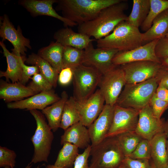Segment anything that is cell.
Wrapping results in <instances>:
<instances>
[{
  "label": "cell",
  "instance_id": "cell-1",
  "mask_svg": "<svg viewBox=\"0 0 168 168\" xmlns=\"http://www.w3.org/2000/svg\"><path fill=\"white\" fill-rule=\"evenodd\" d=\"M128 7L126 1L122 0L104 8L93 20L78 25V32L93 37L96 40L105 37L120 23L127 20L125 11Z\"/></svg>",
  "mask_w": 168,
  "mask_h": 168
},
{
  "label": "cell",
  "instance_id": "cell-2",
  "mask_svg": "<svg viewBox=\"0 0 168 168\" xmlns=\"http://www.w3.org/2000/svg\"><path fill=\"white\" fill-rule=\"evenodd\" d=\"M122 0H58L63 16L79 25L95 18L104 8Z\"/></svg>",
  "mask_w": 168,
  "mask_h": 168
},
{
  "label": "cell",
  "instance_id": "cell-3",
  "mask_svg": "<svg viewBox=\"0 0 168 168\" xmlns=\"http://www.w3.org/2000/svg\"><path fill=\"white\" fill-rule=\"evenodd\" d=\"M96 41L97 48L120 52L130 50L143 45L142 33L139 28L127 20L120 23L111 33Z\"/></svg>",
  "mask_w": 168,
  "mask_h": 168
},
{
  "label": "cell",
  "instance_id": "cell-4",
  "mask_svg": "<svg viewBox=\"0 0 168 168\" xmlns=\"http://www.w3.org/2000/svg\"><path fill=\"white\" fill-rule=\"evenodd\" d=\"M158 85L155 77L140 83H126L116 104L124 108L140 110L149 104Z\"/></svg>",
  "mask_w": 168,
  "mask_h": 168
},
{
  "label": "cell",
  "instance_id": "cell-5",
  "mask_svg": "<svg viewBox=\"0 0 168 168\" xmlns=\"http://www.w3.org/2000/svg\"><path fill=\"white\" fill-rule=\"evenodd\" d=\"M90 156L89 168H117L125 157L117 136L106 138L91 146Z\"/></svg>",
  "mask_w": 168,
  "mask_h": 168
},
{
  "label": "cell",
  "instance_id": "cell-6",
  "mask_svg": "<svg viewBox=\"0 0 168 168\" xmlns=\"http://www.w3.org/2000/svg\"><path fill=\"white\" fill-rule=\"evenodd\" d=\"M36 122V128L30 140L34 147V152L30 164L48 162L54 138L52 130L46 121L44 115L37 110H29Z\"/></svg>",
  "mask_w": 168,
  "mask_h": 168
},
{
  "label": "cell",
  "instance_id": "cell-7",
  "mask_svg": "<svg viewBox=\"0 0 168 168\" xmlns=\"http://www.w3.org/2000/svg\"><path fill=\"white\" fill-rule=\"evenodd\" d=\"M73 96L81 102L90 97L99 86L102 74L96 69L82 64L72 69Z\"/></svg>",
  "mask_w": 168,
  "mask_h": 168
},
{
  "label": "cell",
  "instance_id": "cell-8",
  "mask_svg": "<svg viewBox=\"0 0 168 168\" xmlns=\"http://www.w3.org/2000/svg\"><path fill=\"white\" fill-rule=\"evenodd\" d=\"M126 84L124 73L120 65L115 66L102 75L98 86L105 104L114 106Z\"/></svg>",
  "mask_w": 168,
  "mask_h": 168
},
{
  "label": "cell",
  "instance_id": "cell-9",
  "mask_svg": "<svg viewBox=\"0 0 168 168\" xmlns=\"http://www.w3.org/2000/svg\"><path fill=\"white\" fill-rule=\"evenodd\" d=\"M140 110L131 108L122 107L115 104L114 105L112 123L105 138L135 131Z\"/></svg>",
  "mask_w": 168,
  "mask_h": 168
},
{
  "label": "cell",
  "instance_id": "cell-10",
  "mask_svg": "<svg viewBox=\"0 0 168 168\" xmlns=\"http://www.w3.org/2000/svg\"><path fill=\"white\" fill-rule=\"evenodd\" d=\"M120 66L124 73L126 83L135 84L155 77L161 65V63L142 61Z\"/></svg>",
  "mask_w": 168,
  "mask_h": 168
},
{
  "label": "cell",
  "instance_id": "cell-11",
  "mask_svg": "<svg viewBox=\"0 0 168 168\" xmlns=\"http://www.w3.org/2000/svg\"><path fill=\"white\" fill-rule=\"evenodd\" d=\"M0 36L2 41L7 40L12 44V53L17 56H26L27 48L32 49L29 39L23 35L20 26L16 29L6 14L0 17Z\"/></svg>",
  "mask_w": 168,
  "mask_h": 168
},
{
  "label": "cell",
  "instance_id": "cell-12",
  "mask_svg": "<svg viewBox=\"0 0 168 168\" xmlns=\"http://www.w3.org/2000/svg\"><path fill=\"white\" fill-rule=\"evenodd\" d=\"M118 52L116 49L95 48L91 42L84 50L83 64L96 69L103 75L116 66L112 60Z\"/></svg>",
  "mask_w": 168,
  "mask_h": 168
},
{
  "label": "cell",
  "instance_id": "cell-13",
  "mask_svg": "<svg viewBox=\"0 0 168 168\" xmlns=\"http://www.w3.org/2000/svg\"><path fill=\"white\" fill-rule=\"evenodd\" d=\"M159 39L154 40L132 50L119 51L112 60L115 66L142 61H151L160 62V59L156 55L155 49Z\"/></svg>",
  "mask_w": 168,
  "mask_h": 168
},
{
  "label": "cell",
  "instance_id": "cell-14",
  "mask_svg": "<svg viewBox=\"0 0 168 168\" xmlns=\"http://www.w3.org/2000/svg\"><path fill=\"white\" fill-rule=\"evenodd\" d=\"M165 122L155 116L149 104L140 110L135 131L143 139L150 142L156 134L164 132Z\"/></svg>",
  "mask_w": 168,
  "mask_h": 168
},
{
  "label": "cell",
  "instance_id": "cell-15",
  "mask_svg": "<svg viewBox=\"0 0 168 168\" xmlns=\"http://www.w3.org/2000/svg\"><path fill=\"white\" fill-rule=\"evenodd\" d=\"M104 98L98 89L87 99L81 102L76 100V106L79 113L81 122L88 127L97 119L104 106Z\"/></svg>",
  "mask_w": 168,
  "mask_h": 168
},
{
  "label": "cell",
  "instance_id": "cell-16",
  "mask_svg": "<svg viewBox=\"0 0 168 168\" xmlns=\"http://www.w3.org/2000/svg\"><path fill=\"white\" fill-rule=\"evenodd\" d=\"M57 2L58 0H21L19 1L18 4L34 17L40 15L52 17L62 21L65 27H73L78 25L56 12L53 5Z\"/></svg>",
  "mask_w": 168,
  "mask_h": 168
},
{
  "label": "cell",
  "instance_id": "cell-17",
  "mask_svg": "<svg viewBox=\"0 0 168 168\" xmlns=\"http://www.w3.org/2000/svg\"><path fill=\"white\" fill-rule=\"evenodd\" d=\"M114 109V105L105 104L98 117L88 127L91 146L97 145L105 138L112 123Z\"/></svg>",
  "mask_w": 168,
  "mask_h": 168
},
{
  "label": "cell",
  "instance_id": "cell-18",
  "mask_svg": "<svg viewBox=\"0 0 168 168\" xmlns=\"http://www.w3.org/2000/svg\"><path fill=\"white\" fill-rule=\"evenodd\" d=\"M60 98L52 89L35 94L21 100L8 103L7 107L9 109L43 110Z\"/></svg>",
  "mask_w": 168,
  "mask_h": 168
},
{
  "label": "cell",
  "instance_id": "cell-19",
  "mask_svg": "<svg viewBox=\"0 0 168 168\" xmlns=\"http://www.w3.org/2000/svg\"><path fill=\"white\" fill-rule=\"evenodd\" d=\"M54 38L56 42L64 46H70L82 50H84L90 43L96 40L84 34L76 32L68 27L56 31Z\"/></svg>",
  "mask_w": 168,
  "mask_h": 168
},
{
  "label": "cell",
  "instance_id": "cell-20",
  "mask_svg": "<svg viewBox=\"0 0 168 168\" xmlns=\"http://www.w3.org/2000/svg\"><path fill=\"white\" fill-rule=\"evenodd\" d=\"M91 142L88 129L79 122L64 130L61 136L60 144L65 142L72 143L81 149L86 148Z\"/></svg>",
  "mask_w": 168,
  "mask_h": 168
},
{
  "label": "cell",
  "instance_id": "cell-21",
  "mask_svg": "<svg viewBox=\"0 0 168 168\" xmlns=\"http://www.w3.org/2000/svg\"><path fill=\"white\" fill-rule=\"evenodd\" d=\"M0 45L2 48L4 56L6 58L7 68L6 71H0V77H4L8 82L10 80L13 83L21 82L22 79V67L21 61L26 60V56H17L10 52L2 41H0Z\"/></svg>",
  "mask_w": 168,
  "mask_h": 168
},
{
  "label": "cell",
  "instance_id": "cell-22",
  "mask_svg": "<svg viewBox=\"0 0 168 168\" xmlns=\"http://www.w3.org/2000/svg\"><path fill=\"white\" fill-rule=\"evenodd\" d=\"M35 94L20 82H8L2 80L0 82V98L10 103L24 99Z\"/></svg>",
  "mask_w": 168,
  "mask_h": 168
},
{
  "label": "cell",
  "instance_id": "cell-23",
  "mask_svg": "<svg viewBox=\"0 0 168 168\" xmlns=\"http://www.w3.org/2000/svg\"><path fill=\"white\" fill-rule=\"evenodd\" d=\"M166 133L162 132L155 135L150 141L151 158L156 168H166L168 161Z\"/></svg>",
  "mask_w": 168,
  "mask_h": 168
},
{
  "label": "cell",
  "instance_id": "cell-24",
  "mask_svg": "<svg viewBox=\"0 0 168 168\" xmlns=\"http://www.w3.org/2000/svg\"><path fill=\"white\" fill-rule=\"evenodd\" d=\"M168 33V9L157 16L151 27L142 33L143 43L147 44L166 37Z\"/></svg>",
  "mask_w": 168,
  "mask_h": 168
},
{
  "label": "cell",
  "instance_id": "cell-25",
  "mask_svg": "<svg viewBox=\"0 0 168 168\" xmlns=\"http://www.w3.org/2000/svg\"><path fill=\"white\" fill-rule=\"evenodd\" d=\"M68 98L67 92L63 91L59 100L42 110V113L46 117L48 124L53 132L60 127L64 106Z\"/></svg>",
  "mask_w": 168,
  "mask_h": 168
},
{
  "label": "cell",
  "instance_id": "cell-26",
  "mask_svg": "<svg viewBox=\"0 0 168 168\" xmlns=\"http://www.w3.org/2000/svg\"><path fill=\"white\" fill-rule=\"evenodd\" d=\"M64 46L57 42L40 49L38 55L48 62L59 73L63 68V53Z\"/></svg>",
  "mask_w": 168,
  "mask_h": 168
},
{
  "label": "cell",
  "instance_id": "cell-27",
  "mask_svg": "<svg viewBox=\"0 0 168 168\" xmlns=\"http://www.w3.org/2000/svg\"><path fill=\"white\" fill-rule=\"evenodd\" d=\"M28 64L37 66L40 73L52 85L57 86L59 73L47 61L38 54L32 53L26 58L25 61Z\"/></svg>",
  "mask_w": 168,
  "mask_h": 168
},
{
  "label": "cell",
  "instance_id": "cell-28",
  "mask_svg": "<svg viewBox=\"0 0 168 168\" xmlns=\"http://www.w3.org/2000/svg\"><path fill=\"white\" fill-rule=\"evenodd\" d=\"M132 9L127 21L139 28L145 21L149 12L150 0H133Z\"/></svg>",
  "mask_w": 168,
  "mask_h": 168
},
{
  "label": "cell",
  "instance_id": "cell-29",
  "mask_svg": "<svg viewBox=\"0 0 168 168\" xmlns=\"http://www.w3.org/2000/svg\"><path fill=\"white\" fill-rule=\"evenodd\" d=\"M63 145L54 165L61 168H72L79 154L78 148L68 142H65Z\"/></svg>",
  "mask_w": 168,
  "mask_h": 168
},
{
  "label": "cell",
  "instance_id": "cell-30",
  "mask_svg": "<svg viewBox=\"0 0 168 168\" xmlns=\"http://www.w3.org/2000/svg\"><path fill=\"white\" fill-rule=\"evenodd\" d=\"M80 121V116L76 106V100L73 96H70L65 103L60 128L65 130Z\"/></svg>",
  "mask_w": 168,
  "mask_h": 168
},
{
  "label": "cell",
  "instance_id": "cell-31",
  "mask_svg": "<svg viewBox=\"0 0 168 168\" xmlns=\"http://www.w3.org/2000/svg\"><path fill=\"white\" fill-rule=\"evenodd\" d=\"M125 157H129L143 139L135 131L124 133L117 136Z\"/></svg>",
  "mask_w": 168,
  "mask_h": 168
},
{
  "label": "cell",
  "instance_id": "cell-32",
  "mask_svg": "<svg viewBox=\"0 0 168 168\" xmlns=\"http://www.w3.org/2000/svg\"><path fill=\"white\" fill-rule=\"evenodd\" d=\"M84 55V50L70 46H64L63 68H69L73 69L83 64Z\"/></svg>",
  "mask_w": 168,
  "mask_h": 168
},
{
  "label": "cell",
  "instance_id": "cell-33",
  "mask_svg": "<svg viewBox=\"0 0 168 168\" xmlns=\"http://www.w3.org/2000/svg\"><path fill=\"white\" fill-rule=\"evenodd\" d=\"M149 12L145 21L140 26L146 32L151 26L154 19L159 14L168 9V0H150Z\"/></svg>",
  "mask_w": 168,
  "mask_h": 168
},
{
  "label": "cell",
  "instance_id": "cell-34",
  "mask_svg": "<svg viewBox=\"0 0 168 168\" xmlns=\"http://www.w3.org/2000/svg\"><path fill=\"white\" fill-rule=\"evenodd\" d=\"M31 78L32 81L27 86L35 94L52 90V85L40 73L36 74Z\"/></svg>",
  "mask_w": 168,
  "mask_h": 168
},
{
  "label": "cell",
  "instance_id": "cell-35",
  "mask_svg": "<svg viewBox=\"0 0 168 168\" xmlns=\"http://www.w3.org/2000/svg\"><path fill=\"white\" fill-rule=\"evenodd\" d=\"M129 158L134 159L151 158V148L150 142L142 139Z\"/></svg>",
  "mask_w": 168,
  "mask_h": 168
},
{
  "label": "cell",
  "instance_id": "cell-36",
  "mask_svg": "<svg viewBox=\"0 0 168 168\" xmlns=\"http://www.w3.org/2000/svg\"><path fill=\"white\" fill-rule=\"evenodd\" d=\"M16 157V154L14 151L0 146V167L14 168Z\"/></svg>",
  "mask_w": 168,
  "mask_h": 168
},
{
  "label": "cell",
  "instance_id": "cell-37",
  "mask_svg": "<svg viewBox=\"0 0 168 168\" xmlns=\"http://www.w3.org/2000/svg\"><path fill=\"white\" fill-rule=\"evenodd\" d=\"M149 105L154 115L159 119H161L163 113L168 109V102L159 98L156 93L151 99Z\"/></svg>",
  "mask_w": 168,
  "mask_h": 168
},
{
  "label": "cell",
  "instance_id": "cell-38",
  "mask_svg": "<svg viewBox=\"0 0 168 168\" xmlns=\"http://www.w3.org/2000/svg\"><path fill=\"white\" fill-rule=\"evenodd\" d=\"M122 164L125 168H152L151 163L147 159H134L125 157Z\"/></svg>",
  "mask_w": 168,
  "mask_h": 168
},
{
  "label": "cell",
  "instance_id": "cell-39",
  "mask_svg": "<svg viewBox=\"0 0 168 168\" xmlns=\"http://www.w3.org/2000/svg\"><path fill=\"white\" fill-rule=\"evenodd\" d=\"M25 60L21 61V66L22 67V79L21 82L22 84L25 85L28 82L31 76H34L36 74L40 73L38 67L35 65L28 66L24 63Z\"/></svg>",
  "mask_w": 168,
  "mask_h": 168
},
{
  "label": "cell",
  "instance_id": "cell-40",
  "mask_svg": "<svg viewBox=\"0 0 168 168\" xmlns=\"http://www.w3.org/2000/svg\"><path fill=\"white\" fill-rule=\"evenodd\" d=\"M91 148V145H90L85 148L82 153L78 155L74 164V168H89L88 159L90 156Z\"/></svg>",
  "mask_w": 168,
  "mask_h": 168
},
{
  "label": "cell",
  "instance_id": "cell-41",
  "mask_svg": "<svg viewBox=\"0 0 168 168\" xmlns=\"http://www.w3.org/2000/svg\"><path fill=\"white\" fill-rule=\"evenodd\" d=\"M155 51L160 59L168 58V38L166 37L159 39L156 44Z\"/></svg>",
  "mask_w": 168,
  "mask_h": 168
},
{
  "label": "cell",
  "instance_id": "cell-42",
  "mask_svg": "<svg viewBox=\"0 0 168 168\" xmlns=\"http://www.w3.org/2000/svg\"><path fill=\"white\" fill-rule=\"evenodd\" d=\"M72 69L69 68H63L59 72L58 81L61 85L66 86L69 84L73 78Z\"/></svg>",
  "mask_w": 168,
  "mask_h": 168
},
{
  "label": "cell",
  "instance_id": "cell-43",
  "mask_svg": "<svg viewBox=\"0 0 168 168\" xmlns=\"http://www.w3.org/2000/svg\"><path fill=\"white\" fill-rule=\"evenodd\" d=\"M158 85L162 86L168 90V71L162 66L156 77Z\"/></svg>",
  "mask_w": 168,
  "mask_h": 168
},
{
  "label": "cell",
  "instance_id": "cell-44",
  "mask_svg": "<svg viewBox=\"0 0 168 168\" xmlns=\"http://www.w3.org/2000/svg\"><path fill=\"white\" fill-rule=\"evenodd\" d=\"M156 93L159 98L168 102V90L162 86L158 85Z\"/></svg>",
  "mask_w": 168,
  "mask_h": 168
},
{
  "label": "cell",
  "instance_id": "cell-45",
  "mask_svg": "<svg viewBox=\"0 0 168 168\" xmlns=\"http://www.w3.org/2000/svg\"><path fill=\"white\" fill-rule=\"evenodd\" d=\"M161 66L168 71V58L160 59Z\"/></svg>",
  "mask_w": 168,
  "mask_h": 168
},
{
  "label": "cell",
  "instance_id": "cell-46",
  "mask_svg": "<svg viewBox=\"0 0 168 168\" xmlns=\"http://www.w3.org/2000/svg\"><path fill=\"white\" fill-rule=\"evenodd\" d=\"M163 129L164 132L166 133L168 137V119L164 122Z\"/></svg>",
  "mask_w": 168,
  "mask_h": 168
},
{
  "label": "cell",
  "instance_id": "cell-47",
  "mask_svg": "<svg viewBox=\"0 0 168 168\" xmlns=\"http://www.w3.org/2000/svg\"><path fill=\"white\" fill-rule=\"evenodd\" d=\"M45 168H61L58 167L54 165H51L50 164H49L45 166Z\"/></svg>",
  "mask_w": 168,
  "mask_h": 168
},
{
  "label": "cell",
  "instance_id": "cell-48",
  "mask_svg": "<svg viewBox=\"0 0 168 168\" xmlns=\"http://www.w3.org/2000/svg\"><path fill=\"white\" fill-rule=\"evenodd\" d=\"M32 166V164L29 163L25 168H30ZM5 168H9L7 167H5Z\"/></svg>",
  "mask_w": 168,
  "mask_h": 168
},
{
  "label": "cell",
  "instance_id": "cell-49",
  "mask_svg": "<svg viewBox=\"0 0 168 168\" xmlns=\"http://www.w3.org/2000/svg\"><path fill=\"white\" fill-rule=\"evenodd\" d=\"M166 148H167V152H168V140H167L166 141ZM166 168H168V163H167V166Z\"/></svg>",
  "mask_w": 168,
  "mask_h": 168
},
{
  "label": "cell",
  "instance_id": "cell-50",
  "mask_svg": "<svg viewBox=\"0 0 168 168\" xmlns=\"http://www.w3.org/2000/svg\"><path fill=\"white\" fill-rule=\"evenodd\" d=\"M117 168H125L124 166V165L122 164L121 165H120Z\"/></svg>",
  "mask_w": 168,
  "mask_h": 168
},
{
  "label": "cell",
  "instance_id": "cell-51",
  "mask_svg": "<svg viewBox=\"0 0 168 168\" xmlns=\"http://www.w3.org/2000/svg\"><path fill=\"white\" fill-rule=\"evenodd\" d=\"M151 163L152 168H156L155 165H154L152 161Z\"/></svg>",
  "mask_w": 168,
  "mask_h": 168
},
{
  "label": "cell",
  "instance_id": "cell-52",
  "mask_svg": "<svg viewBox=\"0 0 168 168\" xmlns=\"http://www.w3.org/2000/svg\"><path fill=\"white\" fill-rule=\"evenodd\" d=\"M40 166L39 165H38V166H37L36 167H35V168H40Z\"/></svg>",
  "mask_w": 168,
  "mask_h": 168
},
{
  "label": "cell",
  "instance_id": "cell-53",
  "mask_svg": "<svg viewBox=\"0 0 168 168\" xmlns=\"http://www.w3.org/2000/svg\"><path fill=\"white\" fill-rule=\"evenodd\" d=\"M166 37L167 38H168V33H167V34L166 36Z\"/></svg>",
  "mask_w": 168,
  "mask_h": 168
}]
</instances>
